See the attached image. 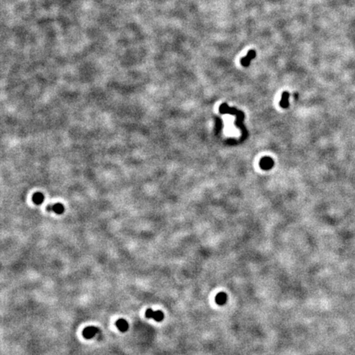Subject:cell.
<instances>
[{
  "mask_svg": "<svg viewBox=\"0 0 355 355\" xmlns=\"http://www.w3.org/2000/svg\"><path fill=\"white\" fill-rule=\"evenodd\" d=\"M256 55H257V53H256L255 50H249L247 55L245 56L244 58H242L241 60H240L242 66L246 67H248V65H249L251 61H252V59L255 58Z\"/></svg>",
  "mask_w": 355,
  "mask_h": 355,
  "instance_id": "6da1fadb",
  "label": "cell"
},
{
  "mask_svg": "<svg viewBox=\"0 0 355 355\" xmlns=\"http://www.w3.org/2000/svg\"><path fill=\"white\" fill-rule=\"evenodd\" d=\"M260 165L262 169H269L273 166V160L269 157H265L260 162Z\"/></svg>",
  "mask_w": 355,
  "mask_h": 355,
  "instance_id": "7a4b0ae2",
  "label": "cell"
},
{
  "mask_svg": "<svg viewBox=\"0 0 355 355\" xmlns=\"http://www.w3.org/2000/svg\"><path fill=\"white\" fill-rule=\"evenodd\" d=\"M288 98H289V94L288 92L284 91L282 94V97H281V100H280V106L283 107V108H288Z\"/></svg>",
  "mask_w": 355,
  "mask_h": 355,
  "instance_id": "3957f363",
  "label": "cell"
},
{
  "mask_svg": "<svg viewBox=\"0 0 355 355\" xmlns=\"http://www.w3.org/2000/svg\"><path fill=\"white\" fill-rule=\"evenodd\" d=\"M117 325H118V326L120 328V330H127V328H128V325H127L126 322H124L123 320H120V321H119L118 323H117Z\"/></svg>",
  "mask_w": 355,
  "mask_h": 355,
  "instance_id": "277c9868",
  "label": "cell"
},
{
  "mask_svg": "<svg viewBox=\"0 0 355 355\" xmlns=\"http://www.w3.org/2000/svg\"><path fill=\"white\" fill-rule=\"evenodd\" d=\"M43 201V196H42L41 194H37V197L36 196H35L34 197V202L36 203H37V204H39V203H40Z\"/></svg>",
  "mask_w": 355,
  "mask_h": 355,
  "instance_id": "5b68a950",
  "label": "cell"
}]
</instances>
